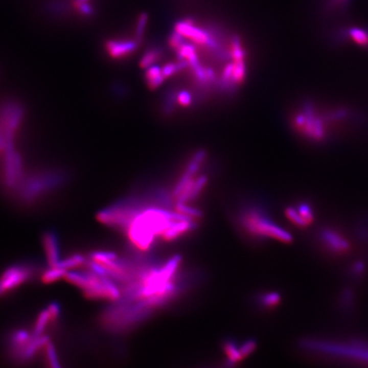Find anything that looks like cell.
Listing matches in <instances>:
<instances>
[{"label": "cell", "mask_w": 368, "mask_h": 368, "mask_svg": "<svg viewBox=\"0 0 368 368\" xmlns=\"http://www.w3.org/2000/svg\"><path fill=\"white\" fill-rule=\"evenodd\" d=\"M189 217L157 207L143 206L133 217L125 231L131 245L141 251L149 250L157 236H162L176 220Z\"/></svg>", "instance_id": "6da1fadb"}, {"label": "cell", "mask_w": 368, "mask_h": 368, "mask_svg": "<svg viewBox=\"0 0 368 368\" xmlns=\"http://www.w3.org/2000/svg\"><path fill=\"white\" fill-rule=\"evenodd\" d=\"M64 279L80 289L84 296L90 300L116 302L121 296V291L113 280L89 268L85 272H66Z\"/></svg>", "instance_id": "7a4b0ae2"}, {"label": "cell", "mask_w": 368, "mask_h": 368, "mask_svg": "<svg viewBox=\"0 0 368 368\" xmlns=\"http://www.w3.org/2000/svg\"><path fill=\"white\" fill-rule=\"evenodd\" d=\"M64 181V175L58 171H43L34 174L20 181L18 186V194L24 204H33L41 197L44 196Z\"/></svg>", "instance_id": "3957f363"}, {"label": "cell", "mask_w": 368, "mask_h": 368, "mask_svg": "<svg viewBox=\"0 0 368 368\" xmlns=\"http://www.w3.org/2000/svg\"><path fill=\"white\" fill-rule=\"evenodd\" d=\"M241 222L245 229L258 237L276 239L285 243H291L293 240L290 233L279 227L266 217L264 213L257 210L245 212L242 216Z\"/></svg>", "instance_id": "277c9868"}, {"label": "cell", "mask_w": 368, "mask_h": 368, "mask_svg": "<svg viewBox=\"0 0 368 368\" xmlns=\"http://www.w3.org/2000/svg\"><path fill=\"white\" fill-rule=\"evenodd\" d=\"M303 347L313 351L326 353L329 355L363 360L368 362V343L362 342H326L319 340H305L302 342Z\"/></svg>", "instance_id": "5b68a950"}, {"label": "cell", "mask_w": 368, "mask_h": 368, "mask_svg": "<svg viewBox=\"0 0 368 368\" xmlns=\"http://www.w3.org/2000/svg\"><path fill=\"white\" fill-rule=\"evenodd\" d=\"M35 273L34 266L29 263H16L9 266L0 274V297L6 296L27 283Z\"/></svg>", "instance_id": "8992f818"}, {"label": "cell", "mask_w": 368, "mask_h": 368, "mask_svg": "<svg viewBox=\"0 0 368 368\" xmlns=\"http://www.w3.org/2000/svg\"><path fill=\"white\" fill-rule=\"evenodd\" d=\"M175 31L196 45H206L212 36L211 31L206 28H199L191 18L177 21L175 25Z\"/></svg>", "instance_id": "52a82bcc"}, {"label": "cell", "mask_w": 368, "mask_h": 368, "mask_svg": "<svg viewBox=\"0 0 368 368\" xmlns=\"http://www.w3.org/2000/svg\"><path fill=\"white\" fill-rule=\"evenodd\" d=\"M61 314V309L58 304L52 303L38 314L33 325V334L35 336L45 335L49 327L57 320Z\"/></svg>", "instance_id": "ba28073f"}, {"label": "cell", "mask_w": 368, "mask_h": 368, "mask_svg": "<svg viewBox=\"0 0 368 368\" xmlns=\"http://www.w3.org/2000/svg\"><path fill=\"white\" fill-rule=\"evenodd\" d=\"M205 157H206V152L204 150L197 151L196 153H194L191 161L189 162V166H187L186 171L184 172L174 189L173 196L176 199L179 196V194H181L188 182L191 181L194 175L198 172Z\"/></svg>", "instance_id": "9c48e42d"}, {"label": "cell", "mask_w": 368, "mask_h": 368, "mask_svg": "<svg viewBox=\"0 0 368 368\" xmlns=\"http://www.w3.org/2000/svg\"><path fill=\"white\" fill-rule=\"evenodd\" d=\"M136 40H109L107 41L105 49L108 56L112 58L120 60L125 58L134 53L138 48Z\"/></svg>", "instance_id": "30bf717a"}, {"label": "cell", "mask_w": 368, "mask_h": 368, "mask_svg": "<svg viewBox=\"0 0 368 368\" xmlns=\"http://www.w3.org/2000/svg\"><path fill=\"white\" fill-rule=\"evenodd\" d=\"M43 250L45 252L46 259L50 267H57L61 262L60 247L58 238L55 232L47 231L42 236Z\"/></svg>", "instance_id": "8fae6325"}, {"label": "cell", "mask_w": 368, "mask_h": 368, "mask_svg": "<svg viewBox=\"0 0 368 368\" xmlns=\"http://www.w3.org/2000/svg\"><path fill=\"white\" fill-rule=\"evenodd\" d=\"M197 227V223L192 217L185 219L176 220L171 223L169 228L164 232L161 238L165 240H172L180 237L185 233L189 232Z\"/></svg>", "instance_id": "7c38bea8"}, {"label": "cell", "mask_w": 368, "mask_h": 368, "mask_svg": "<svg viewBox=\"0 0 368 368\" xmlns=\"http://www.w3.org/2000/svg\"><path fill=\"white\" fill-rule=\"evenodd\" d=\"M321 240L330 250L335 252H345L350 248V244L347 240L340 234L333 230H323L321 233Z\"/></svg>", "instance_id": "4fadbf2b"}, {"label": "cell", "mask_w": 368, "mask_h": 368, "mask_svg": "<svg viewBox=\"0 0 368 368\" xmlns=\"http://www.w3.org/2000/svg\"><path fill=\"white\" fill-rule=\"evenodd\" d=\"M145 80L148 84V88L150 89H158L166 81V77L162 74V70L158 66H149L146 68Z\"/></svg>", "instance_id": "5bb4252c"}, {"label": "cell", "mask_w": 368, "mask_h": 368, "mask_svg": "<svg viewBox=\"0 0 368 368\" xmlns=\"http://www.w3.org/2000/svg\"><path fill=\"white\" fill-rule=\"evenodd\" d=\"M87 259L84 255L80 253H74L67 258L61 260L57 267L63 268L65 270L72 269V268H79L82 266L86 265Z\"/></svg>", "instance_id": "9a60e30c"}, {"label": "cell", "mask_w": 368, "mask_h": 368, "mask_svg": "<svg viewBox=\"0 0 368 368\" xmlns=\"http://www.w3.org/2000/svg\"><path fill=\"white\" fill-rule=\"evenodd\" d=\"M66 270L60 267H50L41 274V281L43 284H51L64 278Z\"/></svg>", "instance_id": "2e32d148"}, {"label": "cell", "mask_w": 368, "mask_h": 368, "mask_svg": "<svg viewBox=\"0 0 368 368\" xmlns=\"http://www.w3.org/2000/svg\"><path fill=\"white\" fill-rule=\"evenodd\" d=\"M187 67H189L188 61H185V60H179L177 62H170V63L166 64L161 68V70H162V74H164V76L166 77V79H169V78L176 75V74H178V73L182 71Z\"/></svg>", "instance_id": "e0dca14e"}, {"label": "cell", "mask_w": 368, "mask_h": 368, "mask_svg": "<svg viewBox=\"0 0 368 368\" xmlns=\"http://www.w3.org/2000/svg\"><path fill=\"white\" fill-rule=\"evenodd\" d=\"M230 56L234 61H245V51L243 48L242 43L238 36H234L231 40Z\"/></svg>", "instance_id": "ac0fdd59"}, {"label": "cell", "mask_w": 368, "mask_h": 368, "mask_svg": "<svg viewBox=\"0 0 368 368\" xmlns=\"http://www.w3.org/2000/svg\"><path fill=\"white\" fill-rule=\"evenodd\" d=\"M224 350L227 358H228V363L230 365H233L242 360L243 356L241 355L240 349L235 344V342L227 341L225 342Z\"/></svg>", "instance_id": "d6986e66"}, {"label": "cell", "mask_w": 368, "mask_h": 368, "mask_svg": "<svg viewBox=\"0 0 368 368\" xmlns=\"http://www.w3.org/2000/svg\"><path fill=\"white\" fill-rule=\"evenodd\" d=\"M161 52L157 48L149 49L143 54V57L140 60V66L142 68H148L153 66L156 61H158Z\"/></svg>", "instance_id": "ffe728a7"}, {"label": "cell", "mask_w": 368, "mask_h": 368, "mask_svg": "<svg viewBox=\"0 0 368 368\" xmlns=\"http://www.w3.org/2000/svg\"><path fill=\"white\" fill-rule=\"evenodd\" d=\"M349 35L355 43L364 47H368V30L363 28H353L349 31Z\"/></svg>", "instance_id": "44dd1931"}, {"label": "cell", "mask_w": 368, "mask_h": 368, "mask_svg": "<svg viewBox=\"0 0 368 368\" xmlns=\"http://www.w3.org/2000/svg\"><path fill=\"white\" fill-rule=\"evenodd\" d=\"M44 350V355H45V360L47 361L49 366L51 367H60V362H59L58 355L56 353V349L53 343L49 341L45 347L43 348Z\"/></svg>", "instance_id": "7402d4cb"}, {"label": "cell", "mask_w": 368, "mask_h": 368, "mask_svg": "<svg viewBox=\"0 0 368 368\" xmlns=\"http://www.w3.org/2000/svg\"><path fill=\"white\" fill-rule=\"evenodd\" d=\"M176 52L178 60H185V61H188L193 56L198 55L196 44H194V43H183L177 51H176Z\"/></svg>", "instance_id": "603a6c76"}, {"label": "cell", "mask_w": 368, "mask_h": 368, "mask_svg": "<svg viewBox=\"0 0 368 368\" xmlns=\"http://www.w3.org/2000/svg\"><path fill=\"white\" fill-rule=\"evenodd\" d=\"M246 75V65L245 61H234L233 80L235 84H240L244 82Z\"/></svg>", "instance_id": "cb8c5ba5"}, {"label": "cell", "mask_w": 368, "mask_h": 368, "mask_svg": "<svg viewBox=\"0 0 368 368\" xmlns=\"http://www.w3.org/2000/svg\"><path fill=\"white\" fill-rule=\"evenodd\" d=\"M176 104H178L177 103V93L172 89L166 94V98L164 101V112H166V114H170L173 111Z\"/></svg>", "instance_id": "d4e9b609"}, {"label": "cell", "mask_w": 368, "mask_h": 368, "mask_svg": "<svg viewBox=\"0 0 368 368\" xmlns=\"http://www.w3.org/2000/svg\"><path fill=\"white\" fill-rule=\"evenodd\" d=\"M176 211H177V212H180L181 214L192 217V218H199V217H202V215H203L201 211L189 206V205L185 204V203H177V204H176Z\"/></svg>", "instance_id": "484cf974"}, {"label": "cell", "mask_w": 368, "mask_h": 368, "mask_svg": "<svg viewBox=\"0 0 368 368\" xmlns=\"http://www.w3.org/2000/svg\"><path fill=\"white\" fill-rule=\"evenodd\" d=\"M208 178L206 176H200L197 178L196 181H194V186L192 189L191 194L189 197V200L196 199L199 196V194L201 193L202 190L204 189V187L207 184Z\"/></svg>", "instance_id": "4316f807"}, {"label": "cell", "mask_w": 368, "mask_h": 368, "mask_svg": "<svg viewBox=\"0 0 368 368\" xmlns=\"http://www.w3.org/2000/svg\"><path fill=\"white\" fill-rule=\"evenodd\" d=\"M286 214L288 217L289 219L291 220V222L297 225L299 227H306L307 225L309 224L303 218L298 211L296 209H294L292 207H288L286 210Z\"/></svg>", "instance_id": "83f0119b"}, {"label": "cell", "mask_w": 368, "mask_h": 368, "mask_svg": "<svg viewBox=\"0 0 368 368\" xmlns=\"http://www.w3.org/2000/svg\"><path fill=\"white\" fill-rule=\"evenodd\" d=\"M281 301V296L280 294L276 292H269L266 293L261 297V303L266 307L276 306Z\"/></svg>", "instance_id": "f1b7e54d"}, {"label": "cell", "mask_w": 368, "mask_h": 368, "mask_svg": "<svg viewBox=\"0 0 368 368\" xmlns=\"http://www.w3.org/2000/svg\"><path fill=\"white\" fill-rule=\"evenodd\" d=\"M185 43V38L176 31L171 33L169 38V45L171 46V48L173 49L174 51H177Z\"/></svg>", "instance_id": "f546056e"}, {"label": "cell", "mask_w": 368, "mask_h": 368, "mask_svg": "<svg viewBox=\"0 0 368 368\" xmlns=\"http://www.w3.org/2000/svg\"><path fill=\"white\" fill-rule=\"evenodd\" d=\"M299 213L301 215L303 218L308 223L313 222L314 220V213L312 211L311 207L309 206V204L306 203H302L299 204L298 208H297Z\"/></svg>", "instance_id": "4dcf8cb0"}, {"label": "cell", "mask_w": 368, "mask_h": 368, "mask_svg": "<svg viewBox=\"0 0 368 368\" xmlns=\"http://www.w3.org/2000/svg\"><path fill=\"white\" fill-rule=\"evenodd\" d=\"M193 102V97L188 90H181L177 93V103L182 107H189Z\"/></svg>", "instance_id": "1f68e13d"}, {"label": "cell", "mask_w": 368, "mask_h": 368, "mask_svg": "<svg viewBox=\"0 0 368 368\" xmlns=\"http://www.w3.org/2000/svg\"><path fill=\"white\" fill-rule=\"evenodd\" d=\"M146 24H147V16L145 15H142L138 20L136 31H135V40L137 41L138 43H140L141 41L143 40Z\"/></svg>", "instance_id": "d6a6232c"}, {"label": "cell", "mask_w": 368, "mask_h": 368, "mask_svg": "<svg viewBox=\"0 0 368 368\" xmlns=\"http://www.w3.org/2000/svg\"><path fill=\"white\" fill-rule=\"evenodd\" d=\"M256 348H257V342H256L255 340H247L246 342H244L241 345V347L240 348V351L243 358L246 357L248 355H250L255 350Z\"/></svg>", "instance_id": "836d02e7"}, {"label": "cell", "mask_w": 368, "mask_h": 368, "mask_svg": "<svg viewBox=\"0 0 368 368\" xmlns=\"http://www.w3.org/2000/svg\"><path fill=\"white\" fill-rule=\"evenodd\" d=\"M364 268H365V266H364V264H363L361 262H357V263L355 264L354 270H355V273H360L364 270Z\"/></svg>", "instance_id": "e575fe53"}, {"label": "cell", "mask_w": 368, "mask_h": 368, "mask_svg": "<svg viewBox=\"0 0 368 368\" xmlns=\"http://www.w3.org/2000/svg\"><path fill=\"white\" fill-rule=\"evenodd\" d=\"M338 2H342V1H345V0H337Z\"/></svg>", "instance_id": "d590c367"}]
</instances>
